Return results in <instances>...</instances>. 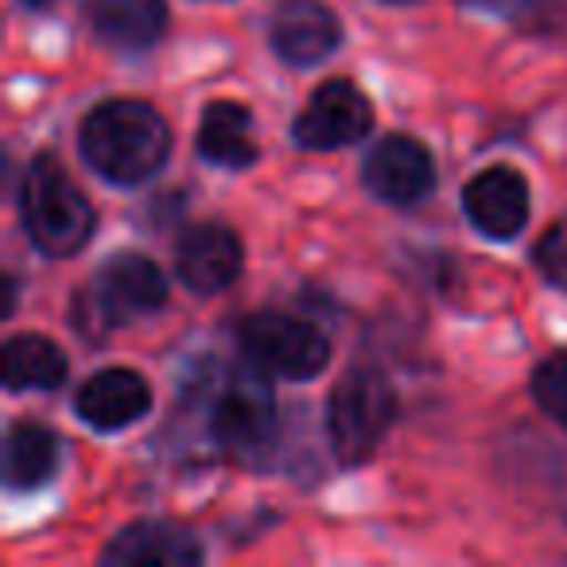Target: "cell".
<instances>
[{
  "instance_id": "1",
  "label": "cell",
  "mask_w": 567,
  "mask_h": 567,
  "mask_svg": "<svg viewBox=\"0 0 567 567\" xmlns=\"http://www.w3.org/2000/svg\"><path fill=\"white\" fill-rule=\"evenodd\" d=\"M79 148L102 179L136 187L164 167L167 152H172V133H167V121L148 102L113 97V102L97 105L94 113H86Z\"/></svg>"
},
{
  "instance_id": "2",
  "label": "cell",
  "mask_w": 567,
  "mask_h": 567,
  "mask_svg": "<svg viewBox=\"0 0 567 567\" xmlns=\"http://www.w3.org/2000/svg\"><path fill=\"white\" fill-rule=\"evenodd\" d=\"M190 412L203 424V435L218 455L249 458L272 435L276 401L268 381L245 365H214L206 378H195Z\"/></svg>"
},
{
  "instance_id": "3",
  "label": "cell",
  "mask_w": 567,
  "mask_h": 567,
  "mask_svg": "<svg viewBox=\"0 0 567 567\" xmlns=\"http://www.w3.org/2000/svg\"><path fill=\"white\" fill-rule=\"evenodd\" d=\"M24 226L48 257H74L94 237V206L55 156H40L24 175Z\"/></svg>"
},
{
  "instance_id": "4",
  "label": "cell",
  "mask_w": 567,
  "mask_h": 567,
  "mask_svg": "<svg viewBox=\"0 0 567 567\" xmlns=\"http://www.w3.org/2000/svg\"><path fill=\"white\" fill-rule=\"evenodd\" d=\"M396 420V393L378 370H350L334 385L327 432H331L334 458L342 466H358L378 451Z\"/></svg>"
},
{
  "instance_id": "5",
  "label": "cell",
  "mask_w": 567,
  "mask_h": 567,
  "mask_svg": "<svg viewBox=\"0 0 567 567\" xmlns=\"http://www.w3.org/2000/svg\"><path fill=\"white\" fill-rule=\"evenodd\" d=\"M237 342H241L249 362L288 381L316 378L331 362V342L316 323L296 316H276V311H260V316L245 319Z\"/></svg>"
},
{
  "instance_id": "6",
  "label": "cell",
  "mask_w": 567,
  "mask_h": 567,
  "mask_svg": "<svg viewBox=\"0 0 567 567\" xmlns=\"http://www.w3.org/2000/svg\"><path fill=\"white\" fill-rule=\"evenodd\" d=\"M164 272L141 252H113L90 284V303H94V316L105 327L152 316L156 308H164Z\"/></svg>"
},
{
  "instance_id": "7",
  "label": "cell",
  "mask_w": 567,
  "mask_h": 567,
  "mask_svg": "<svg viewBox=\"0 0 567 567\" xmlns=\"http://www.w3.org/2000/svg\"><path fill=\"white\" fill-rule=\"evenodd\" d=\"M373 128V105L354 82L331 79L308 97V110L296 121V141L303 148L331 152L342 144L362 141Z\"/></svg>"
},
{
  "instance_id": "8",
  "label": "cell",
  "mask_w": 567,
  "mask_h": 567,
  "mask_svg": "<svg viewBox=\"0 0 567 567\" xmlns=\"http://www.w3.org/2000/svg\"><path fill=\"white\" fill-rule=\"evenodd\" d=\"M365 187L393 206H412L435 187V159L416 136L389 133L365 156Z\"/></svg>"
},
{
  "instance_id": "9",
  "label": "cell",
  "mask_w": 567,
  "mask_h": 567,
  "mask_svg": "<svg viewBox=\"0 0 567 567\" xmlns=\"http://www.w3.org/2000/svg\"><path fill=\"white\" fill-rule=\"evenodd\" d=\"M175 265H179V276L190 292H226L241 272V241H237L234 229L218 226V221H203V226L183 234Z\"/></svg>"
},
{
  "instance_id": "10",
  "label": "cell",
  "mask_w": 567,
  "mask_h": 567,
  "mask_svg": "<svg viewBox=\"0 0 567 567\" xmlns=\"http://www.w3.org/2000/svg\"><path fill=\"white\" fill-rule=\"evenodd\" d=\"M463 206L486 237H513L528 221V183L505 164L486 167L463 187Z\"/></svg>"
},
{
  "instance_id": "11",
  "label": "cell",
  "mask_w": 567,
  "mask_h": 567,
  "mask_svg": "<svg viewBox=\"0 0 567 567\" xmlns=\"http://www.w3.org/2000/svg\"><path fill=\"white\" fill-rule=\"evenodd\" d=\"M342 28L319 0H288L272 20V48L284 63L316 66L339 48Z\"/></svg>"
},
{
  "instance_id": "12",
  "label": "cell",
  "mask_w": 567,
  "mask_h": 567,
  "mask_svg": "<svg viewBox=\"0 0 567 567\" xmlns=\"http://www.w3.org/2000/svg\"><path fill=\"white\" fill-rule=\"evenodd\" d=\"M105 564L121 567H195L203 559L198 540L179 525L167 520H136L121 528L102 551Z\"/></svg>"
},
{
  "instance_id": "13",
  "label": "cell",
  "mask_w": 567,
  "mask_h": 567,
  "mask_svg": "<svg viewBox=\"0 0 567 567\" xmlns=\"http://www.w3.org/2000/svg\"><path fill=\"white\" fill-rule=\"evenodd\" d=\"M74 409L97 432H121L152 409V389L133 370H102L79 389Z\"/></svg>"
},
{
  "instance_id": "14",
  "label": "cell",
  "mask_w": 567,
  "mask_h": 567,
  "mask_svg": "<svg viewBox=\"0 0 567 567\" xmlns=\"http://www.w3.org/2000/svg\"><path fill=\"white\" fill-rule=\"evenodd\" d=\"M94 35L113 51H148L164 35V0H86Z\"/></svg>"
},
{
  "instance_id": "15",
  "label": "cell",
  "mask_w": 567,
  "mask_h": 567,
  "mask_svg": "<svg viewBox=\"0 0 567 567\" xmlns=\"http://www.w3.org/2000/svg\"><path fill=\"white\" fill-rule=\"evenodd\" d=\"M198 156L218 167H249L257 159V141H252V117L237 102H214L203 113L195 141Z\"/></svg>"
},
{
  "instance_id": "16",
  "label": "cell",
  "mask_w": 567,
  "mask_h": 567,
  "mask_svg": "<svg viewBox=\"0 0 567 567\" xmlns=\"http://www.w3.org/2000/svg\"><path fill=\"white\" fill-rule=\"evenodd\" d=\"M59 435L43 424H12L4 435V482L9 489H35L55 474Z\"/></svg>"
},
{
  "instance_id": "17",
  "label": "cell",
  "mask_w": 567,
  "mask_h": 567,
  "mask_svg": "<svg viewBox=\"0 0 567 567\" xmlns=\"http://www.w3.org/2000/svg\"><path fill=\"white\" fill-rule=\"evenodd\" d=\"M66 354L43 334H17L4 342V381L9 389H55L66 381Z\"/></svg>"
},
{
  "instance_id": "18",
  "label": "cell",
  "mask_w": 567,
  "mask_h": 567,
  "mask_svg": "<svg viewBox=\"0 0 567 567\" xmlns=\"http://www.w3.org/2000/svg\"><path fill=\"white\" fill-rule=\"evenodd\" d=\"M533 396H536V404H540V409L567 432V350L551 354L548 362L536 370Z\"/></svg>"
},
{
  "instance_id": "19",
  "label": "cell",
  "mask_w": 567,
  "mask_h": 567,
  "mask_svg": "<svg viewBox=\"0 0 567 567\" xmlns=\"http://www.w3.org/2000/svg\"><path fill=\"white\" fill-rule=\"evenodd\" d=\"M533 260L540 268V276L548 284H556L559 292H567V218L564 221H551L548 229L540 234L533 249Z\"/></svg>"
},
{
  "instance_id": "20",
  "label": "cell",
  "mask_w": 567,
  "mask_h": 567,
  "mask_svg": "<svg viewBox=\"0 0 567 567\" xmlns=\"http://www.w3.org/2000/svg\"><path fill=\"white\" fill-rule=\"evenodd\" d=\"M466 4H494V9H497V4H502V0H466Z\"/></svg>"
}]
</instances>
